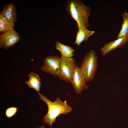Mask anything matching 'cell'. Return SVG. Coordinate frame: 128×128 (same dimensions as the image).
Returning <instances> with one entry per match:
<instances>
[{
  "label": "cell",
  "mask_w": 128,
  "mask_h": 128,
  "mask_svg": "<svg viewBox=\"0 0 128 128\" xmlns=\"http://www.w3.org/2000/svg\"><path fill=\"white\" fill-rule=\"evenodd\" d=\"M0 14L9 21L15 23L17 21L16 6L13 2L5 4Z\"/></svg>",
  "instance_id": "cell-9"
},
{
  "label": "cell",
  "mask_w": 128,
  "mask_h": 128,
  "mask_svg": "<svg viewBox=\"0 0 128 128\" xmlns=\"http://www.w3.org/2000/svg\"><path fill=\"white\" fill-rule=\"evenodd\" d=\"M123 21L117 35V38L128 36V13L125 11L121 14Z\"/></svg>",
  "instance_id": "cell-14"
},
{
  "label": "cell",
  "mask_w": 128,
  "mask_h": 128,
  "mask_svg": "<svg viewBox=\"0 0 128 128\" xmlns=\"http://www.w3.org/2000/svg\"><path fill=\"white\" fill-rule=\"evenodd\" d=\"M15 23L8 20L0 14V32L2 33L14 29Z\"/></svg>",
  "instance_id": "cell-13"
},
{
  "label": "cell",
  "mask_w": 128,
  "mask_h": 128,
  "mask_svg": "<svg viewBox=\"0 0 128 128\" xmlns=\"http://www.w3.org/2000/svg\"><path fill=\"white\" fill-rule=\"evenodd\" d=\"M98 57L96 51L92 50L84 57L80 68L87 82L92 81L95 77L98 66Z\"/></svg>",
  "instance_id": "cell-3"
},
{
  "label": "cell",
  "mask_w": 128,
  "mask_h": 128,
  "mask_svg": "<svg viewBox=\"0 0 128 128\" xmlns=\"http://www.w3.org/2000/svg\"><path fill=\"white\" fill-rule=\"evenodd\" d=\"M19 33L14 29L8 31L0 34V48L4 49H9L20 41Z\"/></svg>",
  "instance_id": "cell-7"
},
{
  "label": "cell",
  "mask_w": 128,
  "mask_h": 128,
  "mask_svg": "<svg viewBox=\"0 0 128 128\" xmlns=\"http://www.w3.org/2000/svg\"><path fill=\"white\" fill-rule=\"evenodd\" d=\"M67 14L77 24V28L87 29L90 26L88 19L91 10L81 0H69L65 5Z\"/></svg>",
  "instance_id": "cell-1"
},
{
  "label": "cell",
  "mask_w": 128,
  "mask_h": 128,
  "mask_svg": "<svg viewBox=\"0 0 128 128\" xmlns=\"http://www.w3.org/2000/svg\"><path fill=\"white\" fill-rule=\"evenodd\" d=\"M50 128H52V127H51Z\"/></svg>",
  "instance_id": "cell-17"
},
{
  "label": "cell",
  "mask_w": 128,
  "mask_h": 128,
  "mask_svg": "<svg viewBox=\"0 0 128 128\" xmlns=\"http://www.w3.org/2000/svg\"><path fill=\"white\" fill-rule=\"evenodd\" d=\"M38 93L40 99L46 103L48 107L47 112L43 118L44 124L52 127L59 115H66L73 111L66 101H62L59 97H57L55 101H52L40 92Z\"/></svg>",
  "instance_id": "cell-2"
},
{
  "label": "cell",
  "mask_w": 128,
  "mask_h": 128,
  "mask_svg": "<svg viewBox=\"0 0 128 128\" xmlns=\"http://www.w3.org/2000/svg\"><path fill=\"white\" fill-rule=\"evenodd\" d=\"M61 58L60 72L57 77L71 83L73 72L76 65V60L72 58L61 56Z\"/></svg>",
  "instance_id": "cell-4"
},
{
  "label": "cell",
  "mask_w": 128,
  "mask_h": 128,
  "mask_svg": "<svg viewBox=\"0 0 128 128\" xmlns=\"http://www.w3.org/2000/svg\"><path fill=\"white\" fill-rule=\"evenodd\" d=\"M78 29L76 33L74 44L79 46L83 42L87 41L88 38L94 33L95 31L89 30L88 29Z\"/></svg>",
  "instance_id": "cell-10"
},
{
  "label": "cell",
  "mask_w": 128,
  "mask_h": 128,
  "mask_svg": "<svg viewBox=\"0 0 128 128\" xmlns=\"http://www.w3.org/2000/svg\"><path fill=\"white\" fill-rule=\"evenodd\" d=\"M56 49L60 52L61 56L68 58H72L75 54V50L71 46L63 44L58 41L56 42Z\"/></svg>",
  "instance_id": "cell-12"
},
{
  "label": "cell",
  "mask_w": 128,
  "mask_h": 128,
  "mask_svg": "<svg viewBox=\"0 0 128 128\" xmlns=\"http://www.w3.org/2000/svg\"><path fill=\"white\" fill-rule=\"evenodd\" d=\"M37 128H46L44 126L42 125L40 127H38Z\"/></svg>",
  "instance_id": "cell-16"
},
{
  "label": "cell",
  "mask_w": 128,
  "mask_h": 128,
  "mask_svg": "<svg viewBox=\"0 0 128 128\" xmlns=\"http://www.w3.org/2000/svg\"><path fill=\"white\" fill-rule=\"evenodd\" d=\"M61 57L58 55L47 56L44 59L40 69L46 73H49L55 78L59 75L60 72Z\"/></svg>",
  "instance_id": "cell-5"
},
{
  "label": "cell",
  "mask_w": 128,
  "mask_h": 128,
  "mask_svg": "<svg viewBox=\"0 0 128 128\" xmlns=\"http://www.w3.org/2000/svg\"><path fill=\"white\" fill-rule=\"evenodd\" d=\"M128 43V36L117 38L116 40L105 44L100 49L101 55L104 56L110 51L126 45Z\"/></svg>",
  "instance_id": "cell-8"
},
{
  "label": "cell",
  "mask_w": 128,
  "mask_h": 128,
  "mask_svg": "<svg viewBox=\"0 0 128 128\" xmlns=\"http://www.w3.org/2000/svg\"><path fill=\"white\" fill-rule=\"evenodd\" d=\"M18 108L15 107H13L7 108L5 111L6 117L10 118L14 116L16 113Z\"/></svg>",
  "instance_id": "cell-15"
},
{
  "label": "cell",
  "mask_w": 128,
  "mask_h": 128,
  "mask_svg": "<svg viewBox=\"0 0 128 128\" xmlns=\"http://www.w3.org/2000/svg\"><path fill=\"white\" fill-rule=\"evenodd\" d=\"M28 80L25 82L29 87L34 89L38 93L39 92L41 85V80L40 77L32 71L28 74Z\"/></svg>",
  "instance_id": "cell-11"
},
{
  "label": "cell",
  "mask_w": 128,
  "mask_h": 128,
  "mask_svg": "<svg viewBox=\"0 0 128 128\" xmlns=\"http://www.w3.org/2000/svg\"><path fill=\"white\" fill-rule=\"evenodd\" d=\"M80 67L76 65L73 72L71 83L74 91L78 94H81L82 91L88 89L89 86Z\"/></svg>",
  "instance_id": "cell-6"
}]
</instances>
